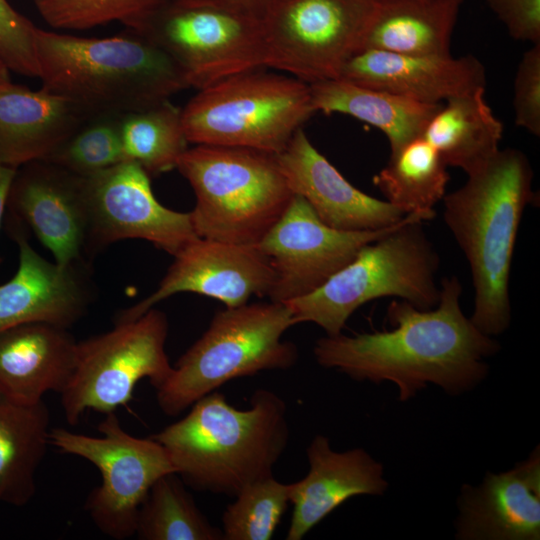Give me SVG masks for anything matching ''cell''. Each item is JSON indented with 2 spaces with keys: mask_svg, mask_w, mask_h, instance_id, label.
I'll use <instances>...</instances> for the list:
<instances>
[{
  "mask_svg": "<svg viewBox=\"0 0 540 540\" xmlns=\"http://www.w3.org/2000/svg\"><path fill=\"white\" fill-rule=\"evenodd\" d=\"M443 197V218L470 268L473 324L488 336L511 323L510 274L525 208L535 200L533 170L520 150L499 151Z\"/></svg>",
  "mask_w": 540,
  "mask_h": 540,
  "instance_id": "2",
  "label": "cell"
},
{
  "mask_svg": "<svg viewBox=\"0 0 540 540\" xmlns=\"http://www.w3.org/2000/svg\"><path fill=\"white\" fill-rule=\"evenodd\" d=\"M105 415L98 425L100 437L56 427L49 431V443L97 467L101 484L89 494L85 509L103 534L123 540L135 536L138 512L151 486L175 468L159 442L126 432L115 412Z\"/></svg>",
  "mask_w": 540,
  "mask_h": 540,
  "instance_id": "11",
  "label": "cell"
},
{
  "mask_svg": "<svg viewBox=\"0 0 540 540\" xmlns=\"http://www.w3.org/2000/svg\"><path fill=\"white\" fill-rule=\"evenodd\" d=\"M222 515L223 540H269L290 503V485L273 475L243 488Z\"/></svg>",
  "mask_w": 540,
  "mask_h": 540,
  "instance_id": "32",
  "label": "cell"
},
{
  "mask_svg": "<svg viewBox=\"0 0 540 540\" xmlns=\"http://www.w3.org/2000/svg\"><path fill=\"white\" fill-rule=\"evenodd\" d=\"M485 1L512 38L540 43V0Z\"/></svg>",
  "mask_w": 540,
  "mask_h": 540,
  "instance_id": "36",
  "label": "cell"
},
{
  "mask_svg": "<svg viewBox=\"0 0 540 540\" xmlns=\"http://www.w3.org/2000/svg\"><path fill=\"white\" fill-rule=\"evenodd\" d=\"M381 0H274L262 18L265 66L307 84L337 79L363 47Z\"/></svg>",
  "mask_w": 540,
  "mask_h": 540,
  "instance_id": "10",
  "label": "cell"
},
{
  "mask_svg": "<svg viewBox=\"0 0 540 540\" xmlns=\"http://www.w3.org/2000/svg\"><path fill=\"white\" fill-rule=\"evenodd\" d=\"M286 412L283 399L267 389L256 390L245 410L213 391L150 437L164 447L185 485L234 498L273 475L289 441Z\"/></svg>",
  "mask_w": 540,
  "mask_h": 540,
  "instance_id": "3",
  "label": "cell"
},
{
  "mask_svg": "<svg viewBox=\"0 0 540 540\" xmlns=\"http://www.w3.org/2000/svg\"><path fill=\"white\" fill-rule=\"evenodd\" d=\"M135 536L140 540H223L175 473L158 478L142 503Z\"/></svg>",
  "mask_w": 540,
  "mask_h": 540,
  "instance_id": "29",
  "label": "cell"
},
{
  "mask_svg": "<svg viewBox=\"0 0 540 540\" xmlns=\"http://www.w3.org/2000/svg\"><path fill=\"white\" fill-rule=\"evenodd\" d=\"M9 79V70L6 67L0 66V83Z\"/></svg>",
  "mask_w": 540,
  "mask_h": 540,
  "instance_id": "39",
  "label": "cell"
},
{
  "mask_svg": "<svg viewBox=\"0 0 540 540\" xmlns=\"http://www.w3.org/2000/svg\"><path fill=\"white\" fill-rule=\"evenodd\" d=\"M485 88L451 97L428 121L422 137L447 166L470 174L498 151L503 124L484 98Z\"/></svg>",
  "mask_w": 540,
  "mask_h": 540,
  "instance_id": "26",
  "label": "cell"
},
{
  "mask_svg": "<svg viewBox=\"0 0 540 540\" xmlns=\"http://www.w3.org/2000/svg\"><path fill=\"white\" fill-rule=\"evenodd\" d=\"M338 78L430 104L442 103L486 85L484 66L472 55L453 58L374 49H363L353 55Z\"/></svg>",
  "mask_w": 540,
  "mask_h": 540,
  "instance_id": "20",
  "label": "cell"
},
{
  "mask_svg": "<svg viewBox=\"0 0 540 540\" xmlns=\"http://www.w3.org/2000/svg\"><path fill=\"white\" fill-rule=\"evenodd\" d=\"M437 150L422 136L390 153L373 177L385 200L405 214L435 212L446 194L450 176Z\"/></svg>",
  "mask_w": 540,
  "mask_h": 540,
  "instance_id": "28",
  "label": "cell"
},
{
  "mask_svg": "<svg viewBox=\"0 0 540 540\" xmlns=\"http://www.w3.org/2000/svg\"><path fill=\"white\" fill-rule=\"evenodd\" d=\"M462 3L463 0H381L361 50L449 56Z\"/></svg>",
  "mask_w": 540,
  "mask_h": 540,
  "instance_id": "25",
  "label": "cell"
},
{
  "mask_svg": "<svg viewBox=\"0 0 540 540\" xmlns=\"http://www.w3.org/2000/svg\"><path fill=\"white\" fill-rule=\"evenodd\" d=\"M515 124L540 135V43L522 56L514 79Z\"/></svg>",
  "mask_w": 540,
  "mask_h": 540,
  "instance_id": "35",
  "label": "cell"
},
{
  "mask_svg": "<svg viewBox=\"0 0 540 540\" xmlns=\"http://www.w3.org/2000/svg\"><path fill=\"white\" fill-rule=\"evenodd\" d=\"M274 0H171L181 7H211L262 19Z\"/></svg>",
  "mask_w": 540,
  "mask_h": 540,
  "instance_id": "37",
  "label": "cell"
},
{
  "mask_svg": "<svg viewBox=\"0 0 540 540\" xmlns=\"http://www.w3.org/2000/svg\"><path fill=\"white\" fill-rule=\"evenodd\" d=\"M161 47L198 90L265 66L262 19L211 7L162 8L138 32Z\"/></svg>",
  "mask_w": 540,
  "mask_h": 540,
  "instance_id": "12",
  "label": "cell"
},
{
  "mask_svg": "<svg viewBox=\"0 0 540 540\" xmlns=\"http://www.w3.org/2000/svg\"><path fill=\"white\" fill-rule=\"evenodd\" d=\"M77 341L68 329L28 323L0 332V395L35 404L49 391L61 393L76 363Z\"/></svg>",
  "mask_w": 540,
  "mask_h": 540,
  "instance_id": "22",
  "label": "cell"
},
{
  "mask_svg": "<svg viewBox=\"0 0 540 540\" xmlns=\"http://www.w3.org/2000/svg\"><path fill=\"white\" fill-rule=\"evenodd\" d=\"M315 112L309 84L256 69L199 90L181 117L188 143L278 154Z\"/></svg>",
  "mask_w": 540,
  "mask_h": 540,
  "instance_id": "8",
  "label": "cell"
},
{
  "mask_svg": "<svg viewBox=\"0 0 540 540\" xmlns=\"http://www.w3.org/2000/svg\"><path fill=\"white\" fill-rule=\"evenodd\" d=\"M83 178L88 206L86 258L126 239L146 240L174 256L198 237L190 212L159 203L150 176L137 163L124 160Z\"/></svg>",
  "mask_w": 540,
  "mask_h": 540,
  "instance_id": "13",
  "label": "cell"
},
{
  "mask_svg": "<svg viewBox=\"0 0 540 540\" xmlns=\"http://www.w3.org/2000/svg\"><path fill=\"white\" fill-rule=\"evenodd\" d=\"M54 28L82 30L119 21L140 32L171 0H32Z\"/></svg>",
  "mask_w": 540,
  "mask_h": 540,
  "instance_id": "33",
  "label": "cell"
},
{
  "mask_svg": "<svg viewBox=\"0 0 540 540\" xmlns=\"http://www.w3.org/2000/svg\"><path fill=\"white\" fill-rule=\"evenodd\" d=\"M307 475L290 485L293 505L287 540H301L315 525L349 498L382 496L389 483L384 466L363 448L337 452L330 440L316 435L306 450Z\"/></svg>",
  "mask_w": 540,
  "mask_h": 540,
  "instance_id": "21",
  "label": "cell"
},
{
  "mask_svg": "<svg viewBox=\"0 0 540 540\" xmlns=\"http://www.w3.org/2000/svg\"><path fill=\"white\" fill-rule=\"evenodd\" d=\"M17 170L18 168L0 163V228L8 205L10 189Z\"/></svg>",
  "mask_w": 540,
  "mask_h": 540,
  "instance_id": "38",
  "label": "cell"
},
{
  "mask_svg": "<svg viewBox=\"0 0 540 540\" xmlns=\"http://www.w3.org/2000/svg\"><path fill=\"white\" fill-rule=\"evenodd\" d=\"M276 158L292 192L303 197L316 215L334 229L378 230L407 215L386 200L353 186L313 146L302 128Z\"/></svg>",
  "mask_w": 540,
  "mask_h": 540,
  "instance_id": "19",
  "label": "cell"
},
{
  "mask_svg": "<svg viewBox=\"0 0 540 540\" xmlns=\"http://www.w3.org/2000/svg\"><path fill=\"white\" fill-rule=\"evenodd\" d=\"M0 66H3V67H5V66H4V65H2L1 63H0Z\"/></svg>",
  "mask_w": 540,
  "mask_h": 540,
  "instance_id": "41",
  "label": "cell"
},
{
  "mask_svg": "<svg viewBox=\"0 0 540 540\" xmlns=\"http://www.w3.org/2000/svg\"><path fill=\"white\" fill-rule=\"evenodd\" d=\"M309 86L316 112L341 113L366 122L385 134L391 152L421 137L428 121L442 104L415 101L339 78Z\"/></svg>",
  "mask_w": 540,
  "mask_h": 540,
  "instance_id": "24",
  "label": "cell"
},
{
  "mask_svg": "<svg viewBox=\"0 0 540 540\" xmlns=\"http://www.w3.org/2000/svg\"><path fill=\"white\" fill-rule=\"evenodd\" d=\"M457 540L540 539V447L508 471H487L457 498Z\"/></svg>",
  "mask_w": 540,
  "mask_h": 540,
  "instance_id": "18",
  "label": "cell"
},
{
  "mask_svg": "<svg viewBox=\"0 0 540 540\" xmlns=\"http://www.w3.org/2000/svg\"><path fill=\"white\" fill-rule=\"evenodd\" d=\"M461 294L459 278L444 277L435 307L393 300L386 311L390 330L326 335L315 343V359L356 381L390 382L401 402L429 384L452 396L469 392L488 376L485 360L499 352L500 344L463 313Z\"/></svg>",
  "mask_w": 540,
  "mask_h": 540,
  "instance_id": "1",
  "label": "cell"
},
{
  "mask_svg": "<svg viewBox=\"0 0 540 540\" xmlns=\"http://www.w3.org/2000/svg\"><path fill=\"white\" fill-rule=\"evenodd\" d=\"M407 215L386 228L343 231L326 225L303 197L294 194L284 214L256 245L275 271L270 300L285 303L315 291L363 246L398 227Z\"/></svg>",
  "mask_w": 540,
  "mask_h": 540,
  "instance_id": "14",
  "label": "cell"
},
{
  "mask_svg": "<svg viewBox=\"0 0 540 540\" xmlns=\"http://www.w3.org/2000/svg\"><path fill=\"white\" fill-rule=\"evenodd\" d=\"M3 399L2 396L0 395V400Z\"/></svg>",
  "mask_w": 540,
  "mask_h": 540,
  "instance_id": "40",
  "label": "cell"
},
{
  "mask_svg": "<svg viewBox=\"0 0 540 540\" xmlns=\"http://www.w3.org/2000/svg\"><path fill=\"white\" fill-rule=\"evenodd\" d=\"M293 325L290 309L280 302L246 303L218 311L156 390L160 409L177 416L230 380L293 367L297 348L282 340Z\"/></svg>",
  "mask_w": 540,
  "mask_h": 540,
  "instance_id": "7",
  "label": "cell"
},
{
  "mask_svg": "<svg viewBox=\"0 0 540 540\" xmlns=\"http://www.w3.org/2000/svg\"><path fill=\"white\" fill-rule=\"evenodd\" d=\"M167 335V317L153 307L78 342L73 374L60 393L68 424L77 425L88 409L108 414L126 406L144 378L159 389L173 371L165 349Z\"/></svg>",
  "mask_w": 540,
  "mask_h": 540,
  "instance_id": "9",
  "label": "cell"
},
{
  "mask_svg": "<svg viewBox=\"0 0 540 540\" xmlns=\"http://www.w3.org/2000/svg\"><path fill=\"white\" fill-rule=\"evenodd\" d=\"M35 31L36 26L28 18L7 0H0V63L9 71L39 78Z\"/></svg>",
  "mask_w": 540,
  "mask_h": 540,
  "instance_id": "34",
  "label": "cell"
},
{
  "mask_svg": "<svg viewBox=\"0 0 540 540\" xmlns=\"http://www.w3.org/2000/svg\"><path fill=\"white\" fill-rule=\"evenodd\" d=\"M89 116L43 88L0 83V163L19 168L45 160Z\"/></svg>",
  "mask_w": 540,
  "mask_h": 540,
  "instance_id": "23",
  "label": "cell"
},
{
  "mask_svg": "<svg viewBox=\"0 0 540 540\" xmlns=\"http://www.w3.org/2000/svg\"><path fill=\"white\" fill-rule=\"evenodd\" d=\"M54 256L68 265L86 260L88 206L84 178L45 160L18 168L8 205Z\"/></svg>",
  "mask_w": 540,
  "mask_h": 540,
  "instance_id": "17",
  "label": "cell"
},
{
  "mask_svg": "<svg viewBox=\"0 0 540 540\" xmlns=\"http://www.w3.org/2000/svg\"><path fill=\"white\" fill-rule=\"evenodd\" d=\"M275 271L257 246L197 237L174 255L158 288L121 310L114 324L137 319L156 304L178 293L215 298L226 307L246 304L252 295L269 294Z\"/></svg>",
  "mask_w": 540,
  "mask_h": 540,
  "instance_id": "15",
  "label": "cell"
},
{
  "mask_svg": "<svg viewBox=\"0 0 540 540\" xmlns=\"http://www.w3.org/2000/svg\"><path fill=\"white\" fill-rule=\"evenodd\" d=\"M26 227L12 217L11 236L18 247V267L0 285V332L28 323H47L68 329L92 303L94 290L87 261L61 265L32 247Z\"/></svg>",
  "mask_w": 540,
  "mask_h": 540,
  "instance_id": "16",
  "label": "cell"
},
{
  "mask_svg": "<svg viewBox=\"0 0 540 540\" xmlns=\"http://www.w3.org/2000/svg\"><path fill=\"white\" fill-rule=\"evenodd\" d=\"M435 214L409 213L398 227L363 246L318 289L285 302L295 325L312 322L327 336H336L360 306L382 297H397L419 309L435 307L440 257L423 228Z\"/></svg>",
  "mask_w": 540,
  "mask_h": 540,
  "instance_id": "5",
  "label": "cell"
},
{
  "mask_svg": "<svg viewBox=\"0 0 540 540\" xmlns=\"http://www.w3.org/2000/svg\"><path fill=\"white\" fill-rule=\"evenodd\" d=\"M35 53L41 88L72 101L89 117L148 109L189 88L175 61L134 30L99 39L36 27Z\"/></svg>",
  "mask_w": 540,
  "mask_h": 540,
  "instance_id": "4",
  "label": "cell"
},
{
  "mask_svg": "<svg viewBox=\"0 0 540 540\" xmlns=\"http://www.w3.org/2000/svg\"><path fill=\"white\" fill-rule=\"evenodd\" d=\"M176 169L194 191L190 214L201 238L256 246L294 196L276 154L257 149L196 145Z\"/></svg>",
  "mask_w": 540,
  "mask_h": 540,
  "instance_id": "6",
  "label": "cell"
},
{
  "mask_svg": "<svg viewBox=\"0 0 540 540\" xmlns=\"http://www.w3.org/2000/svg\"><path fill=\"white\" fill-rule=\"evenodd\" d=\"M121 118L107 114L89 117L45 161L80 177L124 161Z\"/></svg>",
  "mask_w": 540,
  "mask_h": 540,
  "instance_id": "31",
  "label": "cell"
},
{
  "mask_svg": "<svg viewBox=\"0 0 540 540\" xmlns=\"http://www.w3.org/2000/svg\"><path fill=\"white\" fill-rule=\"evenodd\" d=\"M181 109L169 100L121 118L124 160L156 176L176 168L188 149Z\"/></svg>",
  "mask_w": 540,
  "mask_h": 540,
  "instance_id": "30",
  "label": "cell"
},
{
  "mask_svg": "<svg viewBox=\"0 0 540 540\" xmlns=\"http://www.w3.org/2000/svg\"><path fill=\"white\" fill-rule=\"evenodd\" d=\"M45 402L17 404L0 400V501L24 506L36 491V471L49 443Z\"/></svg>",
  "mask_w": 540,
  "mask_h": 540,
  "instance_id": "27",
  "label": "cell"
}]
</instances>
